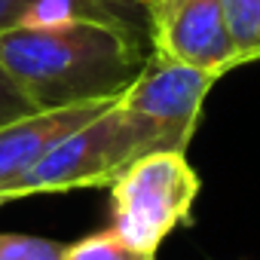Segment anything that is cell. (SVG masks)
I'll use <instances>...</instances> for the list:
<instances>
[{
	"instance_id": "obj_1",
	"label": "cell",
	"mask_w": 260,
	"mask_h": 260,
	"mask_svg": "<svg viewBox=\"0 0 260 260\" xmlns=\"http://www.w3.org/2000/svg\"><path fill=\"white\" fill-rule=\"evenodd\" d=\"M150 55V43L98 19L19 25L0 34V64L34 110L119 98Z\"/></svg>"
},
{
	"instance_id": "obj_2",
	"label": "cell",
	"mask_w": 260,
	"mask_h": 260,
	"mask_svg": "<svg viewBox=\"0 0 260 260\" xmlns=\"http://www.w3.org/2000/svg\"><path fill=\"white\" fill-rule=\"evenodd\" d=\"M156 150L178 147L153 119L125 107L116 98L110 107H104L86 125L61 138L31 166V172L16 187V199L83 187H110L135 159Z\"/></svg>"
},
{
	"instance_id": "obj_3",
	"label": "cell",
	"mask_w": 260,
	"mask_h": 260,
	"mask_svg": "<svg viewBox=\"0 0 260 260\" xmlns=\"http://www.w3.org/2000/svg\"><path fill=\"white\" fill-rule=\"evenodd\" d=\"M202 181L178 150L135 159L110 184V230L128 245L156 254L169 233L193 220Z\"/></svg>"
},
{
	"instance_id": "obj_4",
	"label": "cell",
	"mask_w": 260,
	"mask_h": 260,
	"mask_svg": "<svg viewBox=\"0 0 260 260\" xmlns=\"http://www.w3.org/2000/svg\"><path fill=\"white\" fill-rule=\"evenodd\" d=\"M147 40L150 52L217 77L242 64L220 0H159L147 7Z\"/></svg>"
},
{
	"instance_id": "obj_5",
	"label": "cell",
	"mask_w": 260,
	"mask_h": 260,
	"mask_svg": "<svg viewBox=\"0 0 260 260\" xmlns=\"http://www.w3.org/2000/svg\"><path fill=\"white\" fill-rule=\"evenodd\" d=\"M217 80L220 77L211 71H199V68L150 52L141 74L128 83L119 101L125 107L144 113L147 119H153L175 141L178 150H187L196 125H199V116H202L205 95L211 92Z\"/></svg>"
},
{
	"instance_id": "obj_6",
	"label": "cell",
	"mask_w": 260,
	"mask_h": 260,
	"mask_svg": "<svg viewBox=\"0 0 260 260\" xmlns=\"http://www.w3.org/2000/svg\"><path fill=\"white\" fill-rule=\"evenodd\" d=\"M116 98H98L68 107H46L31 110L7 125H0V199L13 202L19 181L31 172V166L52 150L61 138L77 132L92 116H98L104 107H110Z\"/></svg>"
},
{
	"instance_id": "obj_7",
	"label": "cell",
	"mask_w": 260,
	"mask_h": 260,
	"mask_svg": "<svg viewBox=\"0 0 260 260\" xmlns=\"http://www.w3.org/2000/svg\"><path fill=\"white\" fill-rule=\"evenodd\" d=\"M64 19L110 22L147 40L144 0H0V34L19 25H43V22H64Z\"/></svg>"
},
{
	"instance_id": "obj_8",
	"label": "cell",
	"mask_w": 260,
	"mask_h": 260,
	"mask_svg": "<svg viewBox=\"0 0 260 260\" xmlns=\"http://www.w3.org/2000/svg\"><path fill=\"white\" fill-rule=\"evenodd\" d=\"M220 10L242 64L257 61L260 58V0H220Z\"/></svg>"
},
{
	"instance_id": "obj_9",
	"label": "cell",
	"mask_w": 260,
	"mask_h": 260,
	"mask_svg": "<svg viewBox=\"0 0 260 260\" xmlns=\"http://www.w3.org/2000/svg\"><path fill=\"white\" fill-rule=\"evenodd\" d=\"M61 260H156V254L128 245L122 236H116L107 226V230H98L74 245H64Z\"/></svg>"
},
{
	"instance_id": "obj_10",
	"label": "cell",
	"mask_w": 260,
	"mask_h": 260,
	"mask_svg": "<svg viewBox=\"0 0 260 260\" xmlns=\"http://www.w3.org/2000/svg\"><path fill=\"white\" fill-rule=\"evenodd\" d=\"M64 242L25 236V233H0V260H61Z\"/></svg>"
},
{
	"instance_id": "obj_11",
	"label": "cell",
	"mask_w": 260,
	"mask_h": 260,
	"mask_svg": "<svg viewBox=\"0 0 260 260\" xmlns=\"http://www.w3.org/2000/svg\"><path fill=\"white\" fill-rule=\"evenodd\" d=\"M34 104L19 92V86L13 83V77L7 74V68L0 64V125H7L25 113H31Z\"/></svg>"
},
{
	"instance_id": "obj_12",
	"label": "cell",
	"mask_w": 260,
	"mask_h": 260,
	"mask_svg": "<svg viewBox=\"0 0 260 260\" xmlns=\"http://www.w3.org/2000/svg\"><path fill=\"white\" fill-rule=\"evenodd\" d=\"M144 4H147V7H153V4H159V0H144Z\"/></svg>"
},
{
	"instance_id": "obj_13",
	"label": "cell",
	"mask_w": 260,
	"mask_h": 260,
	"mask_svg": "<svg viewBox=\"0 0 260 260\" xmlns=\"http://www.w3.org/2000/svg\"><path fill=\"white\" fill-rule=\"evenodd\" d=\"M0 205H7V202H4V199H0Z\"/></svg>"
}]
</instances>
